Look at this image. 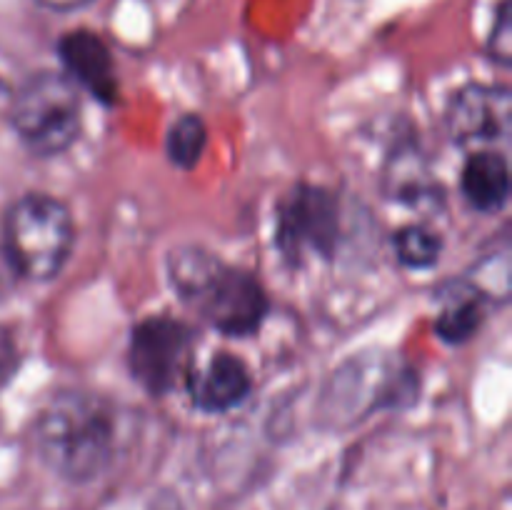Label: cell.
<instances>
[{"instance_id":"cell-10","label":"cell","mask_w":512,"mask_h":510,"mask_svg":"<svg viewBox=\"0 0 512 510\" xmlns=\"http://www.w3.org/2000/svg\"><path fill=\"white\" fill-rule=\"evenodd\" d=\"M58 58L65 75L95 100L113 105L118 100V75L108 45L90 30H73L58 40Z\"/></svg>"},{"instance_id":"cell-14","label":"cell","mask_w":512,"mask_h":510,"mask_svg":"<svg viewBox=\"0 0 512 510\" xmlns=\"http://www.w3.org/2000/svg\"><path fill=\"white\" fill-rule=\"evenodd\" d=\"M385 183H388L390 198L403 200V203L408 205L420 203L423 198H430L428 193L433 190V183H430L423 158H420L415 150L395 153V158L390 160V170L388 175H385Z\"/></svg>"},{"instance_id":"cell-2","label":"cell","mask_w":512,"mask_h":510,"mask_svg":"<svg viewBox=\"0 0 512 510\" xmlns=\"http://www.w3.org/2000/svg\"><path fill=\"white\" fill-rule=\"evenodd\" d=\"M168 278L178 298L228 338L258 333L268 318V293L255 273L233 268L198 245L168 255Z\"/></svg>"},{"instance_id":"cell-4","label":"cell","mask_w":512,"mask_h":510,"mask_svg":"<svg viewBox=\"0 0 512 510\" xmlns=\"http://www.w3.org/2000/svg\"><path fill=\"white\" fill-rule=\"evenodd\" d=\"M10 125L35 158H55L73 148L83 130L80 88L65 73L40 70L18 85Z\"/></svg>"},{"instance_id":"cell-19","label":"cell","mask_w":512,"mask_h":510,"mask_svg":"<svg viewBox=\"0 0 512 510\" xmlns=\"http://www.w3.org/2000/svg\"><path fill=\"white\" fill-rule=\"evenodd\" d=\"M15 280H20L18 273H15L13 265L8 263L5 253H3V250H0V293H3V290H8L10 285L15 283Z\"/></svg>"},{"instance_id":"cell-11","label":"cell","mask_w":512,"mask_h":510,"mask_svg":"<svg viewBox=\"0 0 512 510\" xmlns=\"http://www.w3.org/2000/svg\"><path fill=\"white\" fill-rule=\"evenodd\" d=\"M465 203L483 215H493L508 205L510 165L498 150H478L470 155L460 173Z\"/></svg>"},{"instance_id":"cell-8","label":"cell","mask_w":512,"mask_h":510,"mask_svg":"<svg viewBox=\"0 0 512 510\" xmlns=\"http://www.w3.org/2000/svg\"><path fill=\"white\" fill-rule=\"evenodd\" d=\"M450 135L460 145L498 143L510 135L512 95L505 85H465L450 100L445 115Z\"/></svg>"},{"instance_id":"cell-9","label":"cell","mask_w":512,"mask_h":510,"mask_svg":"<svg viewBox=\"0 0 512 510\" xmlns=\"http://www.w3.org/2000/svg\"><path fill=\"white\" fill-rule=\"evenodd\" d=\"M190 400L203 413H228L243 405L253 390V373L235 353H215L200 370L185 375Z\"/></svg>"},{"instance_id":"cell-1","label":"cell","mask_w":512,"mask_h":510,"mask_svg":"<svg viewBox=\"0 0 512 510\" xmlns=\"http://www.w3.org/2000/svg\"><path fill=\"white\" fill-rule=\"evenodd\" d=\"M118 413L103 395L60 390L33 423V448L40 463L73 485L93 483L113 463Z\"/></svg>"},{"instance_id":"cell-17","label":"cell","mask_w":512,"mask_h":510,"mask_svg":"<svg viewBox=\"0 0 512 510\" xmlns=\"http://www.w3.org/2000/svg\"><path fill=\"white\" fill-rule=\"evenodd\" d=\"M18 345H15V338L10 335L8 328H3L0 325V385L5 383V380H10V375L15 373V368H18Z\"/></svg>"},{"instance_id":"cell-18","label":"cell","mask_w":512,"mask_h":510,"mask_svg":"<svg viewBox=\"0 0 512 510\" xmlns=\"http://www.w3.org/2000/svg\"><path fill=\"white\" fill-rule=\"evenodd\" d=\"M43 8L48 10H58V13H70V10H80L85 5H90L93 0H38Z\"/></svg>"},{"instance_id":"cell-5","label":"cell","mask_w":512,"mask_h":510,"mask_svg":"<svg viewBox=\"0 0 512 510\" xmlns=\"http://www.w3.org/2000/svg\"><path fill=\"white\" fill-rule=\"evenodd\" d=\"M340 240L338 200L330 190L298 183L280 200L275 218V248L290 265L310 258H333Z\"/></svg>"},{"instance_id":"cell-15","label":"cell","mask_w":512,"mask_h":510,"mask_svg":"<svg viewBox=\"0 0 512 510\" xmlns=\"http://www.w3.org/2000/svg\"><path fill=\"white\" fill-rule=\"evenodd\" d=\"M393 248L400 265L410 270H428L443 255V238L428 225H405L393 235Z\"/></svg>"},{"instance_id":"cell-7","label":"cell","mask_w":512,"mask_h":510,"mask_svg":"<svg viewBox=\"0 0 512 510\" xmlns=\"http://www.w3.org/2000/svg\"><path fill=\"white\" fill-rule=\"evenodd\" d=\"M413 380V370L395 368L388 358L360 355L330 380V390H325V413L330 420L343 418L345 423H353V415L365 418L373 410L410 403L415 395Z\"/></svg>"},{"instance_id":"cell-6","label":"cell","mask_w":512,"mask_h":510,"mask_svg":"<svg viewBox=\"0 0 512 510\" xmlns=\"http://www.w3.org/2000/svg\"><path fill=\"white\" fill-rule=\"evenodd\" d=\"M193 340V330L170 315L140 320L128 338L130 378L148 395H168L188 375Z\"/></svg>"},{"instance_id":"cell-3","label":"cell","mask_w":512,"mask_h":510,"mask_svg":"<svg viewBox=\"0 0 512 510\" xmlns=\"http://www.w3.org/2000/svg\"><path fill=\"white\" fill-rule=\"evenodd\" d=\"M75 243L68 205L45 193H25L3 220V253L18 278L48 283L58 278Z\"/></svg>"},{"instance_id":"cell-12","label":"cell","mask_w":512,"mask_h":510,"mask_svg":"<svg viewBox=\"0 0 512 510\" xmlns=\"http://www.w3.org/2000/svg\"><path fill=\"white\" fill-rule=\"evenodd\" d=\"M485 320V298L465 280L458 283L435 318V333L443 343L463 345L473 338Z\"/></svg>"},{"instance_id":"cell-16","label":"cell","mask_w":512,"mask_h":510,"mask_svg":"<svg viewBox=\"0 0 512 510\" xmlns=\"http://www.w3.org/2000/svg\"><path fill=\"white\" fill-rule=\"evenodd\" d=\"M488 53L490 58L498 60V63L508 65L512 55V25H510V5L508 0H503L498 10V18H495L493 33L488 40Z\"/></svg>"},{"instance_id":"cell-13","label":"cell","mask_w":512,"mask_h":510,"mask_svg":"<svg viewBox=\"0 0 512 510\" xmlns=\"http://www.w3.org/2000/svg\"><path fill=\"white\" fill-rule=\"evenodd\" d=\"M208 145V128L198 113H185L175 120L165 135V155L180 170H193Z\"/></svg>"}]
</instances>
